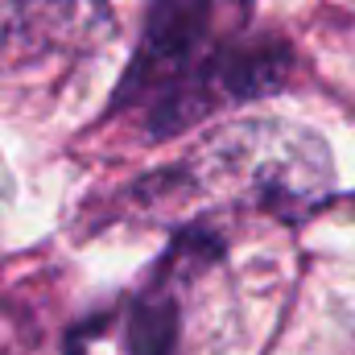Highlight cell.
<instances>
[{"label":"cell","instance_id":"obj_1","mask_svg":"<svg viewBox=\"0 0 355 355\" xmlns=\"http://www.w3.org/2000/svg\"><path fill=\"white\" fill-rule=\"evenodd\" d=\"M252 0H149L141 46L116 91V112H132L149 137H170L202 116L277 91L289 50L248 37Z\"/></svg>","mask_w":355,"mask_h":355},{"label":"cell","instance_id":"obj_4","mask_svg":"<svg viewBox=\"0 0 355 355\" xmlns=\"http://www.w3.org/2000/svg\"><path fill=\"white\" fill-rule=\"evenodd\" d=\"M107 29V0H0V71H29L87 54Z\"/></svg>","mask_w":355,"mask_h":355},{"label":"cell","instance_id":"obj_3","mask_svg":"<svg viewBox=\"0 0 355 355\" xmlns=\"http://www.w3.org/2000/svg\"><path fill=\"white\" fill-rule=\"evenodd\" d=\"M215 257L207 232H182L157 272L83 318L67 335V355H178L186 335V302L182 293Z\"/></svg>","mask_w":355,"mask_h":355},{"label":"cell","instance_id":"obj_2","mask_svg":"<svg viewBox=\"0 0 355 355\" xmlns=\"http://www.w3.org/2000/svg\"><path fill=\"white\" fill-rule=\"evenodd\" d=\"M186 190H211L232 202H252L268 215L297 219L322 207L335 190L331 149L297 124H232L207 137L178 174Z\"/></svg>","mask_w":355,"mask_h":355}]
</instances>
